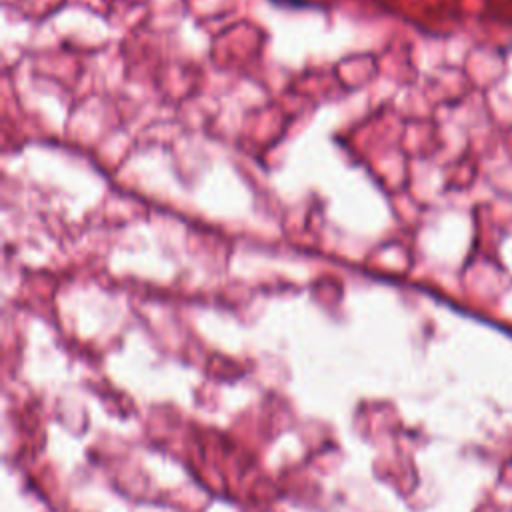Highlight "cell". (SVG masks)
Listing matches in <instances>:
<instances>
[{"label": "cell", "instance_id": "1", "mask_svg": "<svg viewBox=\"0 0 512 512\" xmlns=\"http://www.w3.org/2000/svg\"><path fill=\"white\" fill-rule=\"evenodd\" d=\"M276 4H282V6H302L304 0H272Z\"/></svg>", "mask_w": 512, "mask_h": 512}]
</instances>
